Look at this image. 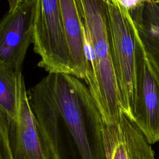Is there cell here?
<instances>
[{"label":"cell","instance_id":"277c9868","mask_svg":"<svg viewBox=\"0 0 159 159\" xmlns=\"http://www.w3.org/2000/svg\"><path fill=\"white\" fill-rule=\"evenodd\" d=\"M32 44L34 51L40 57L39 67L48 73L75 76L59 0H36Z\"/></svg>","mask_w":159,"mask_h":159},{"label":"cell","instance_id":"ba28073f","mask_svg":"<svg viewBox=\"0 0 159 159\" xmlns=\"http://www.w3.org/2000/svg\"><path fill=\"white\" fill-rule=\"evenodd\" d=\"M104 136L106 159H155L143 132L123 112L117 122L105 125Z\"/></svg>","mask_w":159,"mask_h":159},{"label":"cell","instance_id":"3957f363","mask_svg":"<svg viewBox=\"0 0 159 159\" xmlns=\"http://www.w3.org/2000/svg\"><path fill=\"white\" fill-rule=\"evenodd\" d=\"M115 71L122 111L132 120L135 75L134 23L130 12L116 0H106Z\"/></svg>","mask_w":159,"mask_h":159},{"label":"cell","instance_id":"9a60e30c","mask_svg":"<svg viewBox=\"0 0 159 159\" xmlns=\"http://www.w3.org/2000/svg\"><path fill=\"white\" fill-rule=\"evenodd\" d=\"M158 1H159V0H158Z\"/></svg>","mask_w":159,"mask_h":159},{"label":"cell","instance_id":"52a82bcc","mask_svg":"<svg viewBox=\"0 0 159 159\" xmlns=\"http://www.w3.org/2000/svg\"><path fill=\"white\" fill-rule=\"evenodd\" d=\"M17 112L7 123L12 159H48L37 122L31 109L22 70L17 73Z\"/></svg>","mask_w":159,"mask_h":159},{"label":"cell","instance_id":"7a4b0ae2","mask_svg":"<svg viewBox=\"0 0 159 159\" xmlns=\"http://www.w3.org/2000/svg\"><path fill=\"white\" fill-rule=\"evenodd\" d=\"M76 1L83 24L86 63L84 81L104 124H113L118 122L122 111L106 0Z\"/></svg>","mask_w":159,"mask_h":159},{"label":"cell","instance_id":"4fadbf2b","mask_svg":"<svg viewBox=\"0 0 159 159\" xmlns=\"http://www.w3.org/2000/svg\"><path fill=\"white\" fill-rule=\"evenodd\" d=\"M119 2L124 7L130 11L142 3V0H116Z\"/></svg>","mask_w":159,"mask_h":159},{"label":"cell","instance_id":"30bf717a","mask_svg":"<svg viewBox=\"0 0 159 159\" xmlns=\"http://www.w3.org/2000/svg\"><path fill=\"white\" fill-rule=\"evenodd\" d=\"M61 18L75 76L84 81L86 63L83 24L76 0H59Z\"/></svg>","mask_w":159,"mask_h":159},{"label":"cell","instance_id":"8fae6325","mask_svg":"<svg viewBox=\"0 0 159 159\" xmlns=\"http://www.w3.org/2000/svg\"><path fill=\"white\" fill-rule=\"evenodd\" d=\"M17 71L0 67V116L7 123L14 120L17 116Z\"/></svg>","mask_w":159,"mask_h":159},{"label":"cell","instance_id":"7c38bea8","mask_svg":"<svg viewBox=\"0 0 159 159\" xmlns=\"http://www.w3.org/2000/svg\"><path fill=\"white\" fill-rule=\"evenodd\" d=\"M0 159H12L8 144L7 123L1 116H0Z\"/></svg>","mask_w":159,"mask_h":159},{"label":"cell","instance_id":"8992f818","mask_svg":"<svg viewBox=\"0 0 159 159\" xmlns=\"http://www.w3.org/2000/svg\"><path fill=\"white\" fill-rule=\"evenodd\" d=\"M36 0H24L14 11H7L0 24V67L20 70L33 42Z\"/></svg>","mask_w":159,"mask_h":159},{"label":"cell","instance_id":"9c48e42d","mask_svg":"<svg viewBox=\"0 0 159 159\" xmlns=\"http://www.w3.org/2000/svg\"><path fill=\"white\" fill-rule=\"evenodd\" d=\"M129 12L150 68L159 83V1L145 0Z\"/></svg>","mask_w":159,"mask_h":159},{"label":"cell","instance_id":"6da1fadb","mask_svg":"<svg viewBox=\"0 0 159 159\" xmlns=\"http://www.w3.org/2000/svg\"><path fill=\"white\" fill-rule=\"evenodd\" d=\"M27 94L48 159H106L105 124L80 78L48 73Z\"/></svg>","mask_w":159,"mask_h":159},{"label":"cell","instance_id":"5bb4252c","mask_svg":"<svg viewBox=\"0 0 159 159\" xmlns=\"http://www.w3.org/2000/svg\"><path fill=\"white\" fill-rule=\"evenodd\" d=\"M24 0H7L9 3L8 11H13L17 9Z\"/></svg>","mask_w":159,"mask_h":159},{"label":"cell","instance_id":"5b68a950","mask_svg":"<svg viewBox=\"0 0 159 159\" xmlns=\"http://www.w3.org/2000/svg\"><path fill=\"white\" fill-rule=\"evenodd\" d=\"M134 34L135 75L132 120L152 145L159 141V83L150 68L135 24Z\"/></svg>","mask_w":159,"mask_h":159}]
</instances>
